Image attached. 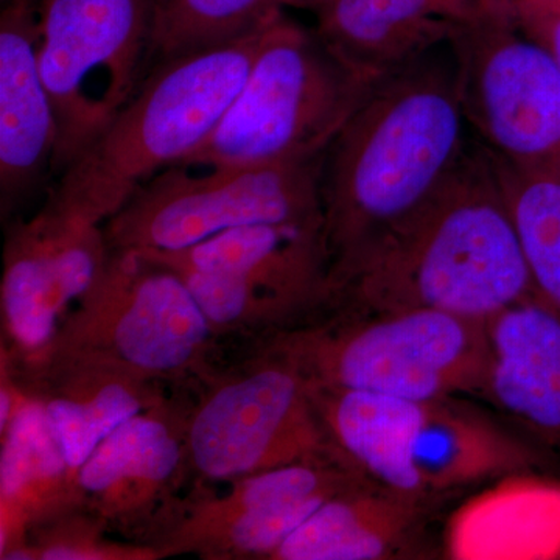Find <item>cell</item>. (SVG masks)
I'll use <instances>...</instances> for the list:
<instances>
[{
	"label": "cell",
	"instance_id": "obj_7",
	"mask_svg": "<svg viewBox=\"0 0 560 560\" xmlns=\"http://www.w3.org/2000/svg\"><path fill=\"white\" fill-rule=\"evenodd\" d=\"M38 7L40 73L57 119L55 180L149 73L154 0H38Z\"/></svg>",
	"mask_w": 560,
	"mask_h": 560
},
{
	"label": "cell",
	"instance_id": "obj_14",
	"mask_svg": "<svg viewBox=\"0 0 560 560\" xmlns=\"http://www.w3.org/2000/svg\"><path fill=\"white\" fill-rule=\"evenodd\" d=\"M57 119L39 66L38 0L0 11V208L9 219L54 178Z\"/></svg>",
	"mask_w": 560,
	"mask_h": 560
},
{
	"label": "cell",
	"instance_id": "obj_16",
	"mask_svg": "<svg viewBox=\"0 0 560 560\" xmlns=\"http://www.w3.org/2000/svg\"><path fill=\"white\" fill-rule=\"evenodd\" d=\"M485 0H326L315 31L341 61L375 84L451 43Z\"/></svg>",
	"mask_w": 560,
	"mask_h": 560
},
{
	"label": "cell",
	"instance_id": "obj_4",
	"mask_svg": "<svg viewBox=\"0 0 560 560\" xmlns=\"http://www.w3.org/2000/svg\"><path fill=\"white\" fill-rule=\"evenodd\" d=\"M338 307V316L282 331L271 342L312 385L422 404L482 393L488 324L430 308Z\"/></svg>",
	"mask_w": 560,
	"mask_h": 560
},
{
	"label": "cell",
	"instance_id": "obj_2",
	"mask_svg": "<svg viewBox=\"0 0 560 560\" xmlns=\"http://www.w3.org/2000/svg\"><path fill=\"white\" fill-rule=\"evenodd\" d=\"M470 142L451 43L377 81L320 165L331 275L429 200Z\"/></svg>",
	"mask_w": 560,
	"mask_h": 560
},
{
	"label": "cell",
	"instance_id": "obj_17",
	"mask_svg": "<svg viewBox=\"0 0 560 560\" xmlns=\"http://www.w3.org/2000/svg\"><path fill=\"white\" fill-rule=\"evenodd\" d=\"M481 396L560 456V313L536 294L488 323Z\"/></svg>",
	"mask_w": 560,
	"mask_h": 560
},
{
	"label": "cell",
	"instance_id": "obj_15",
	"mask_svg": "<svg viewBox=\"0 0 560 560\" xmlns=\"http://www.w3.org/2000/svg\"><path fill=\"white\" fill-rule=\"evenodd\" d=\"M140 253L162 264L234 276L307 315L337 304L324 217L249 224L187 249Z\"/></svg>",
	"mask_w": 560,
	"mask_h": 560
},
{
	"label": "cell",
	"instance_id": "obj_26",
	"mask_svg": "<svg viewBox=\"0 0 560 560\" xmlns=\"http://www.w3.org/2000/svg\"><path fill=\"white\" fill-rule=\"evenodd\" d=\"M108 525L84 508L68 512L33 530L27 544L3 560H158L149 544H116L106 537Z\"/></svg>",
	"mask_w": 560,
	"mask_h": 560
},
{
	"label": "cell",
	"instance_id": "obj_24",
	"mask_svg": "<svg viewBox=\"0 0 560 560\" xmlns=\"http://www.w3.org/2000/svg\"><path fill=\"white\" fill-rule=\"evenodd\" d=\"M280 10L279 0H154L151 68L243 38Z\"/></svg>",
	"mask_w": 560,
	"mask_h": 560
},
{
	"label": "cell",
	"instance_id": "obj_22",
	"mask_svg": "<svg viewBox=\"0 0 560 560\" xmlns=\"http://www.w3.org/2000/svg\"><path fill=\"white\" fill-rule=\"evenodd\" d=\"M537 453L478 412L448 399L429 401L411 442V459L430 499L511 477L536 466Z\"/></svg>",
	"mask_w": 560,
	"mask_h": 560
},
{
	"label": "cell",
	"instance_id": "obj_21",
	"mask_svg": "<svg viewBox=\"0 0 560 560\" xmlns=\"http://www.w3.org/2000/svg\"><path fill=\"white\" fill-rule=\"evenodd\" d=\"M429 508L361 480L330 497L271 560H382L408 555Z\"/></svg>",
	"mask_w": 560,
	"mask_h": 560
},
{
	"label": "cell",
	"instance_id": "obj_19",
	"mask_svg": "<svg viewBox=\"0 0 560 560\" xmlns=\"http://www.w3.org/2000/svg\"><path fill=\"white\" fill-rule=\"evenodd\" d=\"M27 388V386H25ZM0 559L28 536L81 508L77 474L68 464L43 401L28 397L0 433Z\"/></svg>",
	"mask_w": 560,
	"mask_h": 560
},
{
	"label": "cell",
	"instance_id": "obj_23",
	"mask_svg": "<svg viewBox=\"0 0 560 560\" xmlns=\"http://www.w3.org/2000/svg\"><path fill=\"white\" fill-rule=\"evenodd\" d=\"M490 158L521 241L534 294L560 313V160L514 164Z\"/></svg>",
	"mask_w": 560,
	"mask_h": 560
},
{
	"label": "cell",
	"instance_id": "obj_27",
	"mask_svg": "<svg viewBox=\"0 0 560 560\" xmlns=\"http://www.w3.org/2000/svg\"><path fill=\"white\" fill-rule=\"evenodd\" d=\"M512 16L551 50L560 66V9L526 10Z\"/></svg>",
	"mask_w": 560,
	"mask_h": 560
},
{
	"label": "cell",
	"instance_id": "obj_29",
	"mask_svg": "<svg viewBox=\"0 0 560 560\" xmlns=\"http://www.w3.org/2000/svg\"><path fill=\"white\" fill-rule=\"evenodd\" d=\"M280 7L285 9L308 10L315 13L326 0H279Z\"/></svg>",
	"mask_w": 560,
	"mask_h": 560
},
{
	"label": "cell",
	"instance_id": "obj_5",
	"mask_svg": "<svg viewBox=\"0 0 560 560\" xmlns=\"http://www.w3.org/2000/svg\"><path fill=\"white\" fill-rule=\"evenodd\" d=\"M372 86L315 28L280 10L230 109L180 164L250 167L319 160Z\"/></svg>",
	"mask_w": 560,
	"mask_h": 560
},
{
	"label": "cell",
	"instance_id": "obj_8",
	"mask_svg": "<svg viewBox=\"0 0 560 560\" xmlns=\"http://www.w3.org/2000/svg\"><path fill=\"white\" fill-rule=\"evenodd\" d=\"M205 381L186 423L187 464L198 480L231 482L341 456L320 422L311 382L275 346L237 370L212 372Z\"/></svg>",
	"mask_w": 560,
	"mask_h": 560
},
{
	"label": "cell",
	"instance_id": "obj_12",
	"mask_svg": "<svg viewBox=\"0 0 560 560\" xmlns=\"http://www.w3.org/2000/svg\"><path fill=\"white\" fill-rule=\"evenodd\" d=\"M110 254L105 224L49 202L14 221L0 283L2 357L24 381L49 359L62 320L102 278Z\"/></svg>",
	"mask_w": 560,
	"mask_h": 560
},
{
	"label": "cell",
	"instance_id": "obj_1",
	"mask_svg": "<svg viewBox=\"0 0 560 560\" xmlns=\"http://www.w3.org/2000/svg\"><path fill=\"white\" fill-rule=\"evenodd\" d=\"M331 278L340 305L430 308L485 324L534 294L495 165L474 136L429 200Z\"/></svg>",
	"mask_w": 560,
	"mask_h": 560
},
{
	"label": "cell",
	"instance_id": "obj_13",
	"mask_svg": "<svg viewBox=\"0 0 560 560\" xmlns=\"http://www.w3.org/2000/svg\"><path fill=\"white\" fill-rule=\"evenodd\" d=\"M187 411L167 399L109 433L77 474L81 508L145 537L189 471Z\"/></svg>",
	"mask_w": 560,
	"mask_h": 560
},
{
	"label": "cell",
	"instance_id": "obj_18",
	"mask_svg": "<svg viewBox=\"0 0 560 560\" xmlns=\"http://www.w3.org/2000/svg\"><path fill=\"white\" fill-rule=\"evenodd\" d=\"M21 382L43 401L75 474L117 427L167 400L156 378L103 360H50Z\"/></svg>",
	"mask_w": 560,
	"mask_h": 560
},
{
	"label": "cell",
	"instance_id": "obj_28",
	"mask_svg": "<svg viewBox=\"0 0 560 560\" xmlns=\"http://www.w3.org/2000/svg\"><path fill=\"white\" fill-rule=\"evenodd\" d=\"M512 14L526 10L560 9V0H495Z\"/></svg>",
	"mask_w": 560,
	"mask_h": 560
},
{
	"label": "cell",
	"instance_id": "obj_25",
	"mask_svg": "<svg viewBox=\"0 0 560 560\" xmlns=\"http://www.w3.org/2000/svg\"><path fill=\"white\" fill-rule=\"evenodd\" d=\"M162 265L175 271L186 283L217 338L261 330H280L282 334L293 329L291 326L301 316H307L291 302L254 289L234 276Z\"/></svg>",
	"mask_w": 560,
	"mask_h": 560
},
{
	"label": "cell",
	"instance_id": "obj_9",
	"mask_svg": "<svg viewBox=\"0 0 560 560\" xmlns=\"http://www.w3.org/2000/svg\"><path fill=\"white\" fill-rule=\"evenodd\" d=\"M323 158L250 167L172 165L106 221L109 248L173 253L249 224L319 219Z\"/></svg>",
	"mask_w": 560,
	"mask_h": 560
},
{
	"label": "cell",
	"instance_id": "obj_3",
	"mask_svg": "<svg viewBox=\"0 0 560 560\" xmlns=\"http://www.w3.org/2000/svg\"><path fill=\"white\" fill-rule=\"evenodd\" d=\"M270 21L243 38L156 62L108 128L54 180L46 201L105 224L147 180L186 161L237 97Z\"/></svg>",
	"mask_w": 560,
	"mask_h": 560
},
{
	"label": "cell",
	"instance_id": "obj_10",
	"mask_svg": "<svg viewBox=\"0 0 560 560\" xmlns=\"http://www.w3.org/2000/svg\"><path fill=\"white\" fill-rule=\"evenodd\" d=\"M471 136L499 160H560V66L510 10L485 0L451 40Z\"/></svg>",
	"mask_w": 560,
	"mask_h": 560
},
{
	"label": "cell",
	"instance_id": "obj_11",
	"mask_svg": "<svg viewBox=\"0 0 560 560\" xmlns=\"http://www.w3.org/2000/svg\"><path fill=\"white\" fill-rule=\"evenodd\" d=\"M366 480L341 458L305 460L230 482V490L173 500L143 537L162 559H271L335 493Z\"/></svg>",
	"mask_w": 560,
	"mask_h": 560
},
{
	"label": "cell",
	"instance_id": "obj_6",
	"mask_svg": "<svg viewBox=\"0 0 560 560\" xmlns=\"http://www.w3.org/2000/svg\"><path fill=\"white\" fill-rule=\"evenodd\" d=\"M215 338L175 271L140 250H113L102 278L62 320L47 361H110L160 382L206 378Z\"/></svg>",
	"mask_w": 560,
	"mask_h": 560
},
{
	"label": "cell",
	"instance_id": "obj_20",
	"mask_svg": "<svg viewBox=\"0 0 560 560\" xmlns=\"http://www.w3.org/2000/svg\"><path fill=\"white\" fill-rule=\"evenodd\" d=\"M313 404L327 436L353 469L382 488L433 506L411 459V442L429 401L385 394L323 388L311 383Z\"/></svg>",
	"mask_w": 560,
	"mask_h": 560
}]
</instances>
